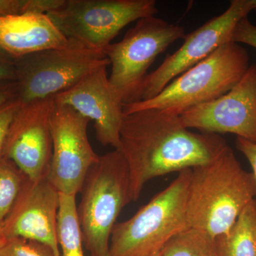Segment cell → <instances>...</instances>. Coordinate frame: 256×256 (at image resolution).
<instances>
[{"label": "cell", "mask_w": 256, "mask_h": 256, "mask_svg": "<svg viewBox=\"0 0 256 256\" xmlns=\"http://www.w3.org/2000/svg\"><path fill=\"white\" fill-rule=\"evenodd\" d=\"M58 210L60 192L47 176L36 180L26 178L14 206L2 222L6 238L42 242L60 256Z\"/></svg>", "instance_id": "obj_13"}, {"label": "cell", "mask_w": 256, "mask_h": 256, "mask_svg": "<svg viewBox=\"0 0 256 256\" xmlns=\"http://www.w3.org/2000/svg\"><path fill=\"white\" fill-rule=\"evenodd\" d=\"M129 170L118 150L99 156L86 176L77 215L82 242L90 256H109L118 217L130 203Z\"/></svg>", "instance_id": "obj_5"}, {"label": "cell", "mask_w": 256, "mask_h": 256, "mask_svg": "<svg viewBox=\"0 0 256 256\" xmlns=\"http://www.w3.org/2000/svg\"><path fill=\"white\" fill-rule=\"evenodd\" d=\"M217 256H256V201L244 208L228 233L215 238Z\"/></svg>", "instance_id": "obj_16"}, {"label": "cell", "mask_w": 256, "mask_h": 256, "mask_svg": "<svg viewBox=\"0 0 256 256\" xmlns=\"http://www.w3.org/2000/svg\"><path fill=\"white\" fill-rule=\"evenodd\" d=\"M120 140L131 202L152 178L206 164L228 146L218 134L192 132L180 116L156 109L124 114Z\"/></svg>", "instance_id": "obj_1"}, {"label": "cell", "mask_w": 256, "mask_h": 256, "mask_svg": "<svg viewBox=\"0 0 256 256\" xmlns=\"http://www.w3.org/2000/svg\"><path fill=\"white\" fill-rule=\"evenodd\" d=\"M90 121L70 106L55 102L50 122L53 149L47 178L63 194L76 196L89 170L98 160L88 138Z\"/></svg>", "instance_id": "obj_10"}, {"label": "cell", "mask_w": 256, "mask_h": 256, "mask_svg": "<svg viewBox=\"0 0 256 256\" xmlns=\"http://www.w3.org/2000/svg\"><path fill=\"white\" fill-rule=\"evenodd\" d=\"M55 4L54 0H0V18L25 13L47 14Z\"/></svg>", "instance_id": "obj_20"}, {"label": "cell", "mask_w": 256, "mask_h": 256, "mask_svg": "<svg viewBox=\"0 0 256 256\" xmlns=\"http://www.w3.org/2000/svg\"><path fill=\"white\" fill-rule=\"evenodd\" d=\"M185 127L204 133H232L256 144V64L228 92L180 116Z\"/></svg>", "instance_id": "obj_12"}, {"label": "cell", "mask_w": 256, "mask_h": 256, "mask_svg": "<svg viewBox=\"0 0 256 256\" xmlns=\"http://www.w3.org/2000/svg\"><path fill=\"white\" fill-rule=\"evenodd\" d=\"M8 238L5 236L4 229H3L2 222H0V249L4 246V244H6Z\"/></svg>", "instance_id": "obj_27"}, {"label": "cell", "mask_w": 256, "mask_h": 256, "mask_svg": "<svg viewBox=\"0 0 256 256\" xmlns=\"http://www.w3.org/2000/svg\"><path fill=\"white\" fill-rule=\"evenodd\" d=\"M108 66H101L73 87L54 97L55 102L70 106L84 118L94 122L96 136L102 146L120 149L124 108L111 86Z\"/></svg>", "instance_id": "obj_14"}, {"label": "cell", "mask_w": 256, "mask_h": 256, "mask_svg": "<svg viewBox=\"0 0 256 256\" xmlns=\"http://www.w3.org/2000/svg\"><path fill=\"white\" fill-rule=\"evenodd\" d=\"M57 234L62 256H84L76 196L60 193Z\"/></svg>", "instance_id": "obj_17"}, {"label": "cell", "mask_w": 256, "mask_h": 256, "mask_svg": "<svg viewBox=\"0 0 256 256\" xmlns=\"http://www.w3.org/2000/svg\"><path fill=\"white\" fill-rule=\"evenodd\" d=\"M236 148L245 156L252 166L256 185V144L242 138H237Z\"/></svg>", "instance_id": "obj_25"}, {"label": "cell", "mask_w": 256, "mask_h": 256, "mask_svg": "<svg viewBox=\"0 0 256 256\" xmlns=\"http://www.w3.org/2000/svg\"><path fill=\"white\" fill-rule=\"evenodd\" d=\"M21 106L22 102L16 98L0 107V161L4 158L5 146L10 124Z\"/></svg>", "instance_id": "obj_22"}, {"label": "cell", "mask_w": 256, "mask_h": 256, "mask_svg": "<svg viewBox=\"0 0 256 256\" xmlns=\"http://www.w3.org/2000/svg\"><path fill=\"white\" fill-rule=\"evenodd\" d=\"M162 256H217L215 239L188 228L175 236L162 250Z\"/></svg>", "instance_id": "obj_18"}, {"label": "cell", "mask_w": 256, "mask_h": 256, "mask_svg": "<svg viewBox=\"0 0 256 256\" xmlns=\"http://www.w3.org/2000/svg\"><path fill=\"white\" fill-rule=\"evenodd\" d=\"M54 98L22 104L10 124L4 150L8 158L28 178L48 174L52 158L50 122Z\"/></svg>", "instance_id": "obj_11"}, {"label": "cell", "mask_w": 256, "mask_h": 256, "mask_svg": "<svg viewBox=\"0 0 256 256\" xmlns=\"http://www.w3.org/2000/svg\"><path fill=\"white\" fill-rule=\"evenodd\" d=\"M185 36L183 26L156 16H146L138 20L120 42L108 47L109 82L124 105L140 100L148 69L160 54Z\"/></svg>", "instance_id": "obj_6"}, {"label": "cell", "mask_w": 256, "mask_h": 256, "mask_svg": "<svg viewBox=\"0 0 256 256\" xmlns=\"http://www.w3.org/2000/svg\"><path fill=\"white\" fill-rule=\"evenodd\" d=\"M250 66L247 50L239 44L227 42L172 80L156 97L122 106L124 114L156 109L180 116L228 92Z\"/></svg>", "instance_id": "obj_3"}, {"label": "cell", "mask_w": 256, "mask_h": 256, "mask_svg": "<svg viewBox=\"0 0 256 256\" xmlns=\"http://www.w3.org/2000/svg\"><path fill=\"white\" fill-rule=\"evenodd\" d=\"M16 80V62L0 47V82Z\"/></svg>", "instance_id": "obj_24"}, {"label": "cell", "mask_w": 256, "mask_h": 256, "mask_svg": "<svg viewBox=\"0 0 256 256\" xmlns=\"http://www.w3.org/2000/svg\"><path fill=\"white\" fill-rule=\"evenodd\" d=\"M256 10V0H232L224 13L186 35L182 46L168 55L156 70L148 74L140 101L156 97L172 80L206 58L218 47L232 42L237 24Z\"/></svg>", "instance_id": "obj_9"}, {"label": "cell", "mask_w": 256, "mask_h": 256, "mask_svg": "<svg viewBox=\"0 0 256 256\" xmlns=\"http://www.w3.org/2000/svg\"><path fill=\"white\" fill-rule=\"evenodd\" d=\"M18 99L22 104L54 98L101 66H110L104 52L75 40L66 46L15 60Z\"/></svg>", "instance_id": "obj_7"}, {"label": "cell", "mask_w": 256, "mask_h": 256, "mask_svg": "<svg viewBox=\"0 0 256 256\" xmlns=\"http://www.w3.org/2000/svg\"><path fill=\"white\" fill-rule=\"evenodd\" d=\"M18 84L16 80L0 82V107L12 100L18 98Z\"/></svg>", "instance_id": "obj_26"}, {"label": "cell", "mask_w": 256, "mask_h": 256, "mask_svg": "<svg viewBox=\"0 0 256 256\" xmlns=\"http://www.w3.org/2000/svg\"><path fill=\"white\" fill-rule=\"evenodd\" d=\"M191 173L192 169L180 172L136 214L116 224L109 256H156L175 236L190 228L188 197Z\"/></svg>", "instance_id": "obj_4"}, {"label": "cell", "mask_w": 256, "mask_h": 256, "mask_svg": "<svg viewBox=\"0 0 256 256\" xmlns=\"http://www.w3.org/2000/svg\"><path fill=\"white\" fill-rule=\"evenodd\" d=\"M0 256H58L52 248L42 242L15 238L8 239L0 249Z\"/></svg>", "instance_id": "obj_21"}, {"label": "cell", "mask_w": 256, "mask_h": 256, "mask_svg": "<svg viewBox=\"0 0 256 256\" xmlns=\"http://www.w3.org/2000/svg\"><path fill=\"white\" fill-rule=\"evenodd\" d=\"M156 256H162V252H160V254H158V255H156Z\"/></svg>", "instance_id": "obj_28"}, {"label": "cell", "mask_w": 256, "mask_h": 256, "mask_svg": "<svg viewBox=\"0 0 256 256\" xmlns=\"http://www.w3.org/2000/svg\"><path fill=\"white\" fill-rule=\"evenodd\" d=\"M232 42L245 44L256 48V25L250 22L248 18H242L234 28Z\"/></svg>", "instance_id": "obj_23"}, {"label": "cell", "mask_w": 256, "mask_h": 256, "mask_svg": "<svg viewBox=\"0 0 256 256\" xmlns=\"http://www.w3.org/2000/svg\"><path fill=\"white\" fill-rule=\"evenodd\" d=\"M28 178L12 160L0 161V222L9 214Z\"/></svg>", "instance_id": "obj_19"}, {"label": "cell", "mask_w": 256, "mask_h": 256, "mask_svg": "<svg viewBox=\"0 0 256 256\" xmlns=\"http://www.w3.org/2000/svg\"><path fill=\"white\" fill-rule=\"evenodd\" d=\"M256 196L254 174L244 169L228 144L210 162L192 168L188 197L190 228L218 238L228 233Z\"/></svg>", "instance_id": "obj_2"}, {"label": "cell", "mask_w": 256, "mask_h": 256, "mask_svg": "<svg viewBox=\"0 0 256 256\" xmlns=\"http://www.w3.org/2000/svg\"><path fill=\"white\" fill-rule=\"evenodd\" d=\"M158 12L154 0H63L47 14L68 40L106 54L122 28Z\"/></svg>", "instance_id": "obj_8"}, {"label": "cell", "mask_w": 256, "mask_h": 256, "mask_svg": "<svg viewBox=\"0 0 256 256\" xmlns=\"http://www.w3.org/2000/svg\"><path fill=\"white\" fill-rule=\"evenodd\" d=\"M68 42L47 14L25 13L0 18V47L14 60L60 48Z\"/></svg>", "instance_id": "obj_15"}]
</instances>
